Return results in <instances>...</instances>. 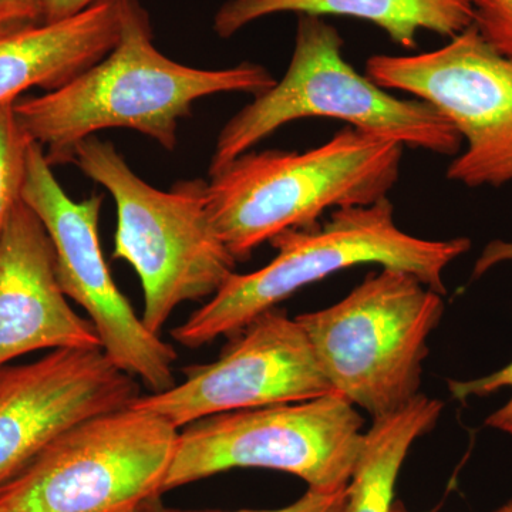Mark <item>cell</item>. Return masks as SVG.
I'll return each mask as SVG.
<instances>
[{
  "label": "cell",
  "instance_id": "1",
  "mask_svg": "<svg viewBox=\"0 0 512 512\" xmlns=\"http://www.w3.org/2000/svg\"><path fill=\"white\" fill-rule=\"evenodd\" d=\"M119 3L120 39L109 55L60 89L13 104L20 126L52 167L73 163L76 147L107 128H130L174 150L178 124L195 101L220 93L255 97L276 83L261 64L207 70L168 59L154 46L140 0Z\"/></svg>",
  "mask_w": 512,
  "mask_h": 512
},
{
  "label": "cell",
  "instance_id": "2",
  "mask_svg": "<svg viewBox=\"0 0 512 512\" xmlns=\"http://www.w3.org/2000/svg\"><path fill=\"white\" fill-rule=\"evenodd\" d=\"M404 147L346 127L305 153L242 154L207 181L214 227L237 262L289 229L320 224L326 211L367 207L399 180Z\"/></svg>",
  "mask_w": 512,
  "mask_h": 512
},
{
  "label": "cell",
  "instance_id": "3",
  "mask_svg": "<svg viewBox=\"0 0 512 512\" xmlns=\"http://www.w3.org/2000/svg\"><path fill=\"white\" fill-rule=\"evenodd\" d=\"M271 245L275 258L258 271L229 276L210 301L173 329L175 342L201 348L222 336L232 338L299 289L357 265L403 269L444 295V271L471 242L406 234L394 222L392 202L384 198L367 207L335 210L325 224L289 229Z\"/></svg>",
  "mask_w": 512,
  "mask_h": 512
},
{
  "label": "cell",
  "instance_id": "4",
  "mask_svg": "<svg viewBox=\"0 0 512 512\" xmlns=\"http://www.w3.org/2000/svg\"><path fill=\"white\" fill-rule=\"evenodd\" d=\"M73 164L106 188L117 207L114 259L133 266L141 281V320L154 335L184 302L212 298L234 274L237 259L214 227L207 181L151 187L109 141L92 136L74 150Z\"/></svg>",
  "mask_w": 512,
  "mask_h": 512
},
{
  "label": "cell",
  "instance_id": "5",
  "mask_svg": "<svg viewBox=\"0 0 512 512\" xmlns=\"http://www.w3.org/2000/svg\"><path fill=\"white\" fill-rule=\"evenodd\" d=\"M325 117L403 147L454 156L463 138L433 107L402 100L357 72L343 56V39L319 16L299 15L291 63L282 80L258 94L222 127L210 175L291 121Z\"/></svg>",
  "mask_w": 512,
  "mask_h": 512
},
{
  "label": "cell",
  "instance_id": "6",
  "mask_svg": "<svg viewBox=\"0 0 512 512\" xmlns=\"http://www.w3.org/2000/svg\"><path fill=\"white\" fill-rule=\"evenodd\" d=\"M443 295L403 269L382 268L342 301L296 316L332 392L373 420L419 396L427 340Z\"/></svg>",
  "mask_w": 512,
  "mask_h": 512
},
{
  "label": "cell",
  "instance_id": "7",
  "mask_svg": "<svg viewBox=\"0 0 512 512\" xmlns=\"http://www.w3.org/2000/svg\"><path fill=\"white\" fill-rule=\"evenodd\" d=\"M363 419L342 394L217 414L180 430L163 493L234 468H265L308 488L348 487L362 450Z\"/></svg>",
  "mask_w": 512,
  "mask_h": 512
},
{
  "label": "cell",
  "instance_id": "8",
  "mask_svg": "<svg viewBox=\"0 0 512 512\" xmlns=\"http://www.w3.org/2000/svg\"><path fill=\"white\" fill-rule=\"evenodd\" d=\"M180 430L127 406L76 424L0 490V512H114L163 494Z\"/></svg>",
  "mask_w": 512,
  "mask_h": 512
},
{
  "label": "cell",
  "instance_id": "9",
  "mask_svg": "<svg viewBox=\"0 0 512 512\" xmlns=\"http://www.w3.org/2000/svg\"><path fill=\"white\" fill-rule=\"evenodd\" d=\"M366 76L384 90H402L439 111L466 140L447 178L476 188L512 181V59L498 52L476 26L433 52L376 55Z\"/></svg>",
  "mask_w": 512,
  "mask_h": 512
},
{
  "label": "cell",
  "instance_id": "10",
  "mask_svg": "<svg viewBox=\"0 0 512 512\" xmlns=\"http://www.w3.org/2000/svg\"><path fill=\"white\" fill-rule=\"evenodd\" d=\"M20 198L49 234L60 288L87 313L103 352L151 393L175 386L177 350L146 328L104 261L99 238L104 195L72 200L53 174L45 151L33 141Z\"/></svg>",
  "mask_w": 512,
  "mask_h": 512
},
{
  "label": "cell",
  "instance_id": "11",
  "mask_svg": "<svg viewBox=\"0 0 512 512\" xmlns=\"http://www.w3.org/2000/svg\"><path fill=\"white\" fill-rule=\"evenodd\" d=\"M231 339L215 362L185 367L183 383L137 397L130 406L181 430L217 414L332 393L302 326L282 309L256 316Z\"/></svg>",
  "mask_w": 512,
  "mask_h": 512
},
{
  "label": "cell",
  "instance_id": "12",
  "mask_svg": "<svg viewBox=\"0 0 512 512\" xmlns=\"http://www.w3.org/2000/svg\"><path fill=\"white\" fill-rule=\"evenodd\" d=\"M140 397L101 348L50 350L28 365L0 367V490L76 424Z\"/></svg>",
  "mask_w": 512,
  "mask_h": 512
},
{
  "label": "cell",
  "instance_id": "13",
  "mask_svg": "<svg viewBox=\"0 0 512 512\" xmlns=\"http://www.w3.org/2000/svg\"><path fill=\"white\" fill-rule=\"evenodd\" d=\"M101 348L90 319L67 302L52 241L22 198L0 235V367L36 350Z\"/></svg>",
  "mask_w": 512,
  "mask_h": 512
},
{
  "label": "cell",
  "instance_id": "14",
  "mask_svg": "<svg viewBox=\"0 0 512 512\" xmlns=\"http://www.w3.org/2000/svg\"><path fill=\"white\" fill-rule=\"evenodd\" d=\"M119 39V0H99L59 22L0 32V106L32 87L60 89L109 55Z\"/></svg>",
  "mask_w": 512,
  "mask_h": 512
},
{
  "label": "cell",
  "instance_id": "15",
  "mask_svg": "<svg viewBox=\"0 0 512 512\" xmlns=\"http://www.w3.org/2000/svg\"><path fill=\"white\" fill-rule=\"evenodd\" d=\"M279 13L365 20L404 49H414L423 30L454 37L474 23L471 0H227L215 13L214 32L228 39Z\"/></svg>",
  "mask_w": 512,
  "mask_h": 512
},
{
  "label": "cell",
  "instance_id": "16",
  "mask_svg": "<svg viewBox=\"0 0 512 512\" xmlns=\"http://www.w3.org/2000/svg\"><path fill=\"white\" fill-rule=\"evenodd\" d=\"M443 403L419 394L399 412L373 420L348 484L343 512H392L397 478L414 441L429 433Z\"/></svg>",
  "mask_w": 512,
  "mask_h": 512
},
{
  "label": "cell",
  "instance_id": "17",
  "mask_svg": "<svg viewBox=\"0 0 512 512\" xmlns=\"http://www.w3.org/2000/svg\"><path fill=\"white\" fill-rule=\"evenodd\" d=\"M13 104L0 106V235L10 211L20 200L33 143L20 126Z\"/></svg>",
  "mask_w": 512,
  "mask_h": 512
},
{
  "label": "cell",
  "instance_id": "18",
  "mask_svg": "<svg viewBox=\"0 0 512 512\" xmlns=\"http://www.w3.org/2000/svg\"><path fill=\"white\" fill-rule=\"evenodd\" d=\"M495 259L512 258V244H501L494 251ZM448 389L454 399L466 400L468 397H485L501 389H512V362L493 375L480 377V379L468 380V382H448ZM485 424L491 429L503 431L512 436V396L503 407L491 414Z\"/></svg>",
  "mask_w": 512,
  "mask_h": 512
},
{
  "label": "cell",
  "instance_id": "19",
  "mask_svg": "<svg viewBox=\"0 0 512 512\" xmlns=\"http://www.w3.org/2000/svg\"><path fill=\"white\" fill-rule=\"evenodd\" d=\"M480 35L512 59V0H471Z\"/></svg>",
  "mask_w": 512,
  "mask_h": 512
},
{
  "label": "cell",
  "instance_id": "20",
  "mask_svg": "<svg viewBox=\"0 0 512 512\" xmlns=\"http://www.w3.org/2000/svg\"><path fill=\"white\" fill-rule=\"evenodd\" d=\"M348 487L336 491H319L308 488L295 503L278 508V510L262 511H183L165 508L164 512H343L345 510Z\"/></svg>",
  "mask_w": 512,
  "mask_h": 512
},
{
  "label": "cell",
  "instance_id": "21",
  "mask_svg": "<svg viewBox=\"0 0 512 512\" xmlns=\"http://www.w3.org/2000/svg\"><path fill=\"white\" fill-rule=\"evenodd\" d=\"M42 0H0V32L40 23Z\"/></svg>",
  "mask_w": 512,
  "mask_h": 512
},
{
  "label": "cell",
  "instance_id": "22",
  "mask_svg": "<svg viewBox=\"0 0 512 512\" xmlns=\"http://www.w3.org/2000/svg\"><path fill=\"white\" fill-rule=\"evenodd\" d=\"M99 0H42L40 23L59 22L94 5Z\"/></svg>",
  "mask_w": 512,
  "mask_h": 512
},
{
  "label": "cell",
  "instance_id": "23",
  "mask_svg": "<svg viewBox=\"0 0 512 512\" xmlns=\"http://www.w3.org/2000/svg\"><path fill=\"white\" fill-rule=\"evenodd\" d=\"M160 498V494L151 495V497L144 498V500L138 501V503L128 505V507L114 512H164L165 507L161 504Z\"/></svg>",
  "mask_w": 512,
  "mask_h": 512
},
{
  "label": "cell",
  "instance_id": "24",
  "mask_svg": "<svg viewBox=\"0 0 512 512\" xmlns=\"http://www.w3.org/2000/svg\"><path fill=\"white\" fill-rule=\"evenodd\" d=\"M392 512H406L404 510H400V508H392ZM497 512H512V500L510 503L505 504L503 508H500Z\"/></svg>",
  "mask_w": 512,
  "mask_h": 512
}]
</instances>
